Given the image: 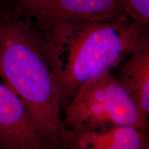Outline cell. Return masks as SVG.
I'll return each instance as SVG.
<instances>
[{
    "instance_id": "1",
    "label": "cell",
    "mask_w": 149,
    "mask_h": 149,
    "mask_svg": "<svg viewBox=\"0 0 149 149\" xmlns=\"http://www.w3.org/2000/svg\"><path fill=\"white\" fill-rule=\"evenodd\" d=\"M0 78L25 105L46 146L57 149L64 126L46 42L12 6L0 13Z\"/></svg>"
},
{
    "instance_id": "2",
    "label": "cell",
    "mask_w": 149,
    "mask_h": 149,
    "mask_svg": "<svg viewBox=\"0 0 149 149\" xmlns=\"http://www.w3.org/2000/svg\"><path fill=\"white\" fill-rule=\"evenodd\" d=\"M147 33L148 30L128 17L40 32L46 42L61 111L84 84L111 72L125 60Z\"/></svg>"
},
{
    "instance_id": "3",
    "label": "cell",
    "mask_w": 149,
    "mask_h": 149,
    "mask_svg": "<svg viewBox=\"0 0 149 149\" xmlns=\"http://www.w3.org/2000/svg\"><path fill=\"white\" fill-rule=\"evenodd\" d=\"M64 128L94 130L114 126L148 129V116L111 72L92 78L64 107Z\"/></svg>"
},
{
    "instance_id": "4",
    "label": "cell",
    "mask_w": 149,
    "mask_h": 149,
    "mask_svg": "<svg viewBox=\"0 0 149 149\" xmlns=\"http://www.w3.org/2000/svg\"><path fill=\"white\" fill-rule=\"evenodd\" d=\"M25 17L40 32L128 17L124 0H44Z\"/></svg>"
},
{
    "instance_id": "5",
    "label": "cell",
    "mask_w": 149,
    "mask_h": 149,
    "mask_svg": "<svg viewBox=\"0 0 149 149\" xmlns=\"http://www.w3.org/2000/svg\"><path fill=\"white\" fill-rule=\"evenodd\" d=\"M48 148L25 105L0 81V149Z\"/></svg>"
},
{
    "instance_id": "6",
    "label": "cell",
    "mask_w": 149,
    "mask_h": 149,
    "mask_svg": "<svg viewBox=\"0 0 149 149\" xmlns=\"http://www.w3.org/2000/svg\"><path fill=\"white\" fill-rule=\"evenodd\" d=\"M57 149H149L148 131L133 126L94 130L64 128Z\"/></svg>"
},
{
    "instance_id": "7",
    "label": "cell",
    "mask_w": 149,
    "mask_h": 149,
    "mask_svg": "<svg viewBox=\"0 0 149 149\" xmlns=\"http://www.w3.org/2000/svg\"><path fill=\"white\" fill-rule=\"evenodd\" d=\"M117 81L134 101L149 116V36L145 33L125 59L118 72Z\"/></svg>"
},
{
    "instance_id": "8",
    "label": "cell",
    "mask_w": 149,
    "mask_h": 149,
    "mask_svg": "<svg viewBox=\"0 0 149 149\" xmlns=\"http://www.w3.org/2000/svg\"><path fill=\"white\" fill-rule=\"evenodd\" d=\"M130 19L145 30L149 24V0H124Z\"/></svg>"
},
{
    "instance_id": "9",
    "label": "cell",
    "mask_w": 149,
    "mask_h": 149,
    "mask_svg": "<svg viewBox=\"0 0 149 149\" xmlns=\"http://www.w3.org/2000/svg\"><path fill=\"white\" fill-rule=\"evenodd\" d=\"M11 6L22 15L26 16L29 13L38 6L44 0H10Z\"/></svg>"
},
{
    "instance_id": "10",
    "label": "cell",
    "mask_w": 149,
    "mask_h": 149,
    "mask_svg": "<svg viewBox=\"0 0 149 149\" xmlns=\"http://www.w3.org/2000/svg\"><path fill=\"white\" fill-rule=\"evenodd\" d=\"M11 6L10 0H0V13L6 10Z\"/></svg>"
},
{
    "instance_id": "11",
    "label": "cell",
    "mask_w": 149,
    "mask_h": 149,
    "mask_svg": "<svg viewBox=\"0 0 149 149\" xmlns=\"http://www.w3.org/2000/svg\"><path fill=\"white\" fill-rule=\"evenodd\" d=\"M44 149H51V148H44Z\"/></svg>"
}]
</instances>
